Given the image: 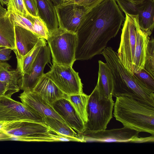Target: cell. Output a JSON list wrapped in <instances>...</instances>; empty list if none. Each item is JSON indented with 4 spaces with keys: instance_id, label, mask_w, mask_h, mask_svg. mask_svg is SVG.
<instances>
[{
    "instance_id": "30",
    "label": "cell",
    "mask_w": 154,
    "mask_h": 154,
    "mask_svg": "<svg viewBox=\"0 0 154 154\" xmlns=\"http://www.w3.org/2000/svg\"><path fill=\"white\" fill-rule=\"evenodd\" d=\"M8 12L13 21L15 26H19L34 33L33 23L31 19L14 13Z\"/></svg>"
},
{
    "instance_id": "12",
    "label": "cell",
    "mask_w": 154,
    "mask_h": 154,
    "mask_svg": "<svg viewBox=\"0 0 154 154\" xmlns=\"http://www.w3.org/2000/svg\"><path fill=\"white\" fill-rule=\"evenodd\" d=\"M59 27L76 33L82 20L87 12L82 6L75 4L55 6Z\"/></svg>"
},
{
    "instance_id": "21",
    "label": "cell",
    "mask_w": 154,
    "mask_h": 154,
    "mask_svg": "<svg viewBox=\"0 0 154 154\" xmlns=\"http://www.w3.org/2000/svg\"><path fill=\"white\" fill-rule=\"evenodd\" d=\"M138 19L140 29L149 36L154 27V0H147L141 5Z\"/></svg>"
},
{
    "instance_id": "25",
    "label": "cell",
    "mask_w": 154,
    "mask_h": 154,
    "mask_svg": "<svg viewBox=\"0 0 154 154\" xmlns=\"http://www.w3.org/2000/svg\"><path fill=\"white\" fill-rule=\"evenodd\" d=\"M46 44V40L41 38L32 50L24 56L23 60L22 76L29 72L41 48Z\"/></svg>"
},
{
    "instance_id": "7",
    "label": "cell",
    "mask_w": 154,
    "mask_h": 154,
    "mask_svg": "<svg viewBox=\"0 0 154 154\" xmlns=\"http://www.w3.org/2000/svg\"><path fill=\"white\" fill-rule=\"evenodd\" d=\"M44 75L68 95L83 93V85L78 73L72 66L53 63L50 70Z\"/></svg>"
},
{
    "instance_id": "36",
    "label": "cell",
    "mask_w": 154,
    "mask_h": 154,
    "mask_svg": "<svg viewBox=\"0 0 154 154\" xmlns=\"http://www.w3.org/2000/svg\"><path fill=\"white\" fill-rule=\"evenodd\" d=\"M154 135L146 137H137L133 140L131 142L135 143H141L148 142H153L154 141Z\"/></svg>"
},
{
    "instance_id": "6",
    "label": "cell",
    "mask_w": 154,
    "mask_h": 154,
    "mask_svg": "<svg viewBox=\"0 0 154 154\" xmlns=\"http://www.w3.org/2000/svg\"><path fill=\"white\" fill-rule=\"evenodd\" d=\"M121 41L117 53L125 67L134 74V61L136 42V31L139 24L138 15L125 14Z\"/></svg>"
},
{
    "instance_id": "10",
    "label": "cell",
    "mask_w": 154,
    "mask_h": 154,
    "mask_svg": "<svg viewBox=\"0 0 154 154\" xmlns=\"http://www.w3.org/2000/svg\"><path fill=\"white\" fill-rule=\"evenodd\" d=\"M140 132L124 126L120 128L91 131L86 129L82 134L84 142H131Z\"/></svg>"
},
{
    "instance_id": "9",
    "label": "cell",
    "mask_w": 154,
    "mask_h": 154,
    "mask_svg": "<svg viewBox=\"0 0 154 154\" xmlns=\"http://www.w3.org/2000/svg\"><path fill=\"white\" fill-rule=\"evenodd\" d=\"M27 120L45 123L44 119L22 103L11 97L0 96V122Z\"/></svg>"
},
{
    "instance_id": "2",
    "label": "cell",
    "mask_w": 154,
    "mask_h": 154,
    "mask_svg": "<svg viewBox=\"0 0 154 154\" xmlns=\"http://www.w3.org/2000/svg\"><path fill=\"white\" fill-rule=\"evenodd\" d=\"M101 54L112 75V97L127 96L154 107V93L148 90L134 74L131 73L125 67L116 52L111 47H107Z\"/></svg>"
},
{
    "instance_id": "37",
    "label": "cell",
    "mask_w": 154,
    "mask_h": 154,
    "mask_svg": "<svg viewBox=\"0 0 154 154\" xmlns=\"http://www.w3.org/2000/svg\"><path fill=\"white\" fill-rule=\"evenodd\" d=\"M10 67L11 66L6 62H0V70L4 69H9Z\"/></svg>"
},
{
    "instance_id": "4",
    "label": "cell",
    "mask_w": 154,
    "mask_h": 154,
    "mask_svg": "<svg viewBox=\"0 0 154 154\" xmlns=\"http://www.w3.org/2000/svg\"><path fill=\"white\" fill-rule=\"evenodd\" d=\"M47 40L53 63L72 66L76 60V33L59 27L49 34Z\"/></svg>"
},
{
    "instance_id": "3",
    "label": "cell",
    "mask_w": 154,
    "mask_h": 154,
    "mask_svg": "<svg viewBox=\"0 0 154 154\" xmlns=\"http://www.w3.org/2000/svg\"><path fill=\"white\" fill-rule=\"evenodd\" d=\"M113 116L124 126L154 135V107L125 96L116 97Z\"/></svg>"
},
{
    "instance_id": "20",
    "label": "cell",
    "mask_w": 154,
    "mask_h": 154,
    "mask_svg": "<svg viewBox=\"0 0 154 154\" xmlns=\"http://www.w3.org/2000/svg\"><path fill=\"white\" fill-rule=\"evenodd\" d=\"M14 23L7 11L0 17V46L14 51L15 48Z\"/></svg>"
},
{
    "instance_id": "29",
    "label": "cell",
    "mask_w": 154,
    "mask_h": 154,
    "mask_svg": "<svg viewBox=\"0 0 154 154\" xmlns=\"http://www.w3.org/2000/svg\"><path fill=\"white\" fill-rule=\"evenodd\" d=\"M31 19L34 25V33L41 38L47 40L49 33L43 20L39 17L32 16Z\"/></svg>"
},
{
    "instance_id": "5",
    "label": "cell",
    "mask_w": 154,
    "mask_h": 154,
    "mask_svg": "<svg viewBox=\"0 0 154 154\" xmlns=\"http://www.w3.org/2000/svg\"><path fill=\"white\" fill-rule=\"evenodd\" d=\"M89 96L86 129L91 131L105 130L112 117L114 102L112 97L100 96L96 86Z\"/></svg>"
},
{
    "instance_id": "16",
    "label": "cell",
    "mask_w": 154,
    "mask_h": 154,
    "mask_svg": "<svg viewBox=\"0 0 154 154\" xmlns=\"http://www.w3.org/2000/svg\"><path fill=\"white\" fill-rule=\"evenodd\" d=\"M52 105L56 100L63 98L68 99L64 94L50 79L44 75L39 79L33 90Z\"/></svg>"
},
{
    "instance_id": "27",
    "label": "cell",
    "mask_w": 154,
    "mask_h": 154,
    "mask_svg": "<svg viewBox=\"0 0 154 154\" xmlns=\"http://www.w3.org/2000/svg\"><path fill=\"white\" fill-rule=\"evenodd\" d=\"M7 11L27 17L31 15L27 11L23 0H9Z\"/></svg>"
},
{
    "instance_id": "38",
    "label": "cell",
    "mask_w": 154,
    "mask_h": 154,
    "mask_svg": "<svg viewBox=\"0 0 154 154\" xmlns=\"http://www.w3.org/2000/svg\"><path fill=\"white\" fill-rule=\"evenodd\" d=\"M55 6L62 4L64 0H50Z\"/></svg>"
},
{
    "instance_id": "1",
    "label": "cell",
    "mask_w": 154,
    "mask_h": 154,
    "mask_svg": "<svg viewBox=\"0 0 154 154\" xmlns=\"http://www.w3.org/2000/svg\"><path fill=\"white\" fill-rule=\"evenodd\" d=\"M125 18L115 0H104L86 12L76 33V60L101 54L117 34Z\"/></svg>"
},
{
    "instance_id": "31",
    "label": "cell",
    "mask_w": 154,
    "mask_h": 154,
    "mask_svg": "<svg viewBox=\"0 0 154 154\" xmlns=\"http://www.w3.org/2000/svg\"><path fill=\"white\" fill-rule=\"evenodd\" d=\"M134 74L148 90L152 92H154V78L151 76L144 69Z\"/></svg>"
},
{
    "instance_id": "43",
    "label": "cell",
    "mask_w": 154,
    "mask_h": 154,
    "mask_svg": "<svg viewBox=\"0 0 154 154\" xmlns=\"http://www.w3.org/2000/svg\"><path fill=\"white\" fill-rule=\"evenodd\" d=\"M70 0H64L63 2H67V1H70Z\"/></svg>"
},
{
    "instance_id": "32",
    "label": "cell",
    "mask_w": 154,
    "mask_h": 154,
    "mask_svg": "<svg viewBox=\"0 0 154 154\" xmlns=\"http://www.w3.org/2000/svg\"><path fill=\"white\" fill-rule=\"evenodd\" d=\"M104 0H70L65 2L63 5L75 4L83 7L87 12L98 5Z\"/></svg>"
},
{
    "instance_id": "40",
    "label": "cell",
    "mask_w": 154,
    "mask_h": 154,
    "mask_svg": "<svg viewBox=\"0 0 154 154\" xmlns=\"http://www.w3.org/2000/svg\"><path fill=\"white\" fill-rule=\"evenodd\" d=\"M131 2L137 4H141L145 2H146L147 0H129Z\"/></svg>"
},
{
    "instance_id": "17",
    "label": "cell",
    "mask_w": 154,
    "mask_h": 154,
    "mask_svg": "<svg viewBox=\"0 0 154 154\" xmlns=\"http://www.w3.org/2000/svg\"><path fill=\"white\" fill-rule=\"evenodd\" d=\"M38 17L44 22L49 34L59 27L55 6L50 0H36Z\"/></svg>"
},
{
    "instance_id": "15",
    "label": "cell",
    "mask_w": 154,
    "mask_h": 154,
    "mask_svg": "<svg viewBox=\"0 0 154 154\" xmlns=\"http://www.w3.org/2000/svg\"><path fill=\"white\" fill-rule=\"evenodd\" d=\"M51 106L66 124L78 134H82L86 131L85 123L68 99H59Z\"/></svg>"
},
{
    "instance_id": "28",
    "label": "cell",
    "mask_w": 154,
    "mask_h": 154,
    "mask_svg": "<svg viewBox=\"0 0 154 154\" xmlns=\"http://www.w3.org/2000/svg\"><path fill=\"white\" fill-rule=\"evenodd\" d=\"M118 6L125 13L138 15L141 4H135L129 0H115ZM143 4V3H142Z\"/></svg>"
},
{
    "instance_id": "22",
    "label": "cell",
    "mask_w": 154,
    "mask_h": 154,
    "mask_svg": "<svg viewBox=\"0 0 154 154\" xmlns=\"http://www.w3.org/2000/svg\"><path fill=\"white\" fill-rule=\"evenodd\" d=\"M21 77V73L17 69L13 70L5 69L0 70V81L8 85L9 92L12 95L20 91Z\"/></svg>"
},
{
    "instance_id": "34",
    "label": "cell",
    "mask_w": 154,
    "mask_h": 154,
    "mask_svg": "<svg viewBox=\"0 0 154 154\" xmlns=\"http://www.w3.org/2000/svg\"><path fill=\"white\" fill-rule=\"evenodd\" d=\"M12 50L8 48L0 46V62H4L9 60L11 57L10 54Z\"/></svg>"
},
{
    "instance_id": "8",
    "label": "cell",
    "mask_w": 154,
    "mask_h": 154,
    "mask_svg": "<svg viewBox=\"0 0 154 154\" xmlns=\"http://www.w3.org/2000/svg\"><path fill=\"white\" fill-rule=\"evenodd\" d=\"M51 129L45 123L30 121L0 122V133L9 136L11 140L30 142L36 134Z\"/></svg>"
},
{
    "instance_id": "42",
    "label": "cell",
    "mask_w": 154,
    "mask_h": 154,
    "mask_svg": "<svg viewBox=\"0 0 154 154\" xmlns=\"http://www.w3.org/2000/svg\"><path fill=\"white\" fill-rule=\"evenodd\" d=\"M6 139L5 135L3 133H0V140H5Z\"/></svg>"
},
{
    "instance_id": "23",
    "label": "cell",
    "mask_w": 154,
    "mask_h": 154,
    "mask_svg": "<svg viewBox=\"0 0 154 154\" xmlns=\"http://www.w3.org/2000/svg\"><path fill=\"white\" fill-rule=\"evenodd\" d=\"M89 97L84 93L68 95V99L85 125L88 121L87 110Z\"/></svg>"
},
{
    "instance_id": "14",
    "label": "cell",
    "mask_w": 154,
    "mask_h": 154,
    "mask_svg": "<svg viewBox=\"0 0 154 154\" xmlns=\"http://www.w3.org/2000/svg\"><path fill=\"white\" fill-rule=\"evenodd\" d=\"M19 97L26 107L43 118L47 117L53 118L66 124L52 106L34 91H23Z\"/></svg>"
},
{
    "instance_id": "13",
    "label": "cell",
    "mask_w": 154,
    "mask_h": 154,
    "mask_svg": "<svg viewBox=\"0 0 154 154\" xmlns=\"http://www.w3.org/2000/svg\"><path fill=\"white\" fill-rule=\"evenodd\" d=\"M15 48L13 51L16 56L17 69L22 73L23 58L34 47L41 38L28 30L15 26Z\"/></svg>"
},
{
    "instance_id": "41",
    "label": "cell",
    "mask_w": 154,
    "mask_h": 154,
    "mask_svg": "<svg viewBox=\"0 0 154 154\" xmlns=\"http://www.w3.org/2000/svg\"><path fill=\"white\" fill-rule=\"evenodd\" d=\"M9 0H0V4L2 5H7L8 4Z\"/></svg>"
},
{
    "instance_id": "26",
    "label": "cell",
    "mask_w": 154,
    "mask_h": 154,
    "mask_svg": "<svg viewBox=\"0 0 154 154\" xmlns=\"http://www.w3.org/2000/svg\"><path fill=\"white\" fill-rule=\"evenodd\" d=\"M144 69L154 78V40L149 39L147 46Z\"/></svg>"
},
{
    "instance_id": "24",
    "label": "cell",
    "mask_w": 154,
    "mask_h": 154,
    "mask_svg": "<svg viewBox=\"0 0 154 154\" xmlns=\"http://www.w3.org/2000/svg\"><path fill=\"white\" fill-rule=\"evenodd\" d=\"M44 119L45 123L53 130L64 135L80 138L84 142L82 135L77 134L66 124L52 117H46Z\"/></svg>"
},
{
    "instance_id": "11",
    "label": "cell",
    "mask_w": 154,
    "mask_h": 154,
    "mask_svg": "<svg viewBox=\"0 0 154 154\" xmlns=\"http://www.w3.org/2000/svg\"><path fill=\"white\" fill-rule=\"evenodd\" d=\"M48 63H51V52L46 44L41 48L29 72L22 76L20 89L23 91H33L44 74V68Z\"/></svg>"
},
{
    "instance_id": "39",
    "label": "cell",
    "mask_w": 154,
    "mask_h": 154,
    "mask_svg": "<svg viewBox=\"0 0 154 154\" xmlns=\"http://www.w3.org/2000/svg\"><path fill=\"white\" fill-rule=\"evenodd\" d=\"M7 12V10L3 8L0 4V17L5 15Z\"/></svg>"
},
{
    "instance_id": "18",
    "label": "cell",
    "mask_w": 154,
    "mask_h": 154,
    "mask_svg": "<svg viewBox=\"0 0 154 154\" xmlns=\"http://www.w3.org/2000/svg\"><path fill=\"white\" fill-rule=\"evenodd\" d=\"M97 82L96 85L99 94L103 97H112L113 79L110 70L106 63L99 60Z\"/></svg>"
},
{
    "instance_id": "19",
    "label": "cell",
    "mask_w": 154,
    "mask_h": 154,
    "mask_svg": "<svg viewBox=\"0 0 154 154\" xmlns=\"http://www.w3.org/2000/svg\"><path fill=\"white\" fill-rule=\"evenodd\" d=\"M149 36L140 29L139 24L136 31V42L134 61V72H139L144 67L147 44Z\"/></svg>"
},
{
    "instance_id": "33",
    "label": "cell",
    "mask_w": 154,
    "mask_h": 154,
    "mask_svg": "<svg viewBox=\"0 0 154 154\" xmlns=\"http://www.w3.org/2000/svg\"><path fill=\"white\" fill-rule=\"evenodd\" d=\"M28 12L34 17H38V8L36 0H23Z\"/></svg>"
},
{
    "instance_id": "35",
    "label": "cell",
    "mask_w": 154,
    "mask_h": 154,
    "mask_svg": "<svg viewBox=\"0 0 154 154\" xmlns=\"http://www.w3.org/2000/svg\"><path fill=\"white\" fill-rule=\"evenodd\" d=\"M5 96L11 97L8 85L6 83L0 81V96Z\"/></svg>"
}]
</instances>
